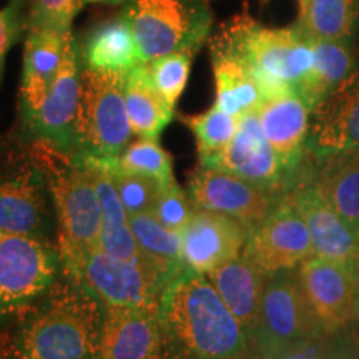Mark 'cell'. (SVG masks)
Here are the masks:
<instances>
[{
	"label": "cell",
	"instance_id": "8992f818",
	"mask_svg": "<svg viewBox=\"0 0 359 359\" xmlns=\"http://www.w3.org/2000/svg\"><path fill=\"white\" fill-rule=\"evenodd\" d=\"M123 15L132 27L142 62L190 52L195 55L212 30L205 0H125Z\"/></svg>",
	"mask_w": 359,
	"mask_h": 359
},
{
	"label": "cell",
	"instance_id": "484cf974",
	"mask_svg": "<svg viewBox=\"0 0 359 359\" xmlns=\"http://www.w3.org/2000/svg\"><path fill=\"white\" fill-rule=\"evenodd\" d=\"M309 43L313 48V65L294 90L313 111L323 98L349 77L354 70V53L351 42L309 39Z\"/></svg>",
	"mask_w": 359,
	"mask_h": 359
},
{
	"label": "cell",
	"instance_id": "7a4b0ae2",
	"mask_svg": "<svg viewBox=\"0 0 359 359\" xmlns=\"http://www.w3.org/2000/svg\"><path fill=\"white\" fill-rule=\"evenodd\" d=\"M160 316L167 338L195 359H235L248 348L243 327L208 276L188 268L165 288Z\"/></svg>",
	"mask_w": 359,
	"mask_h": 359
},
{
	"label": "cell",
	"instance_id": "e575fe53",
	"mask_svg": "<svg viewBox=\"0 0 359 359\" xmlns=\"http://www.w3.org/2000/svg\"><path fill=\"white\" fill-rule=\"evenodd\" d=\"M85 0H32L29 8V29H50L58 32L72 30V22Z\"/></svg>",
	"mask_w": 359,
	"mask_h": 359
},
{
	"label": "cell",
	"instance_id": "ba28073f",
	"mask_svg": "<svg viewBox=\"0 0 359 359\" xmlns=\"http://www.w3.org/2000/svg\"><path fill=\"white\" fill-rule=\"evenodd\" d=\"M72 280L107 309L160 306L161 294L175 278L165 275L145 257L122 259L97 248L83 259Z\"/></svg>",
	"mask_w": 359,
	"mask_h": 359
},
{
	"label": "cell",
	"instance_id": "44dd1931",
	"mask_svg": "<svg viewBox=\"0 0 359 359\" xmlns=\"http://www.w3.org/2000/svg\"><path fill=\"white\" fill-rule=\"evenodd\" d=\"M206 276L243 327L246 338L257 334L268 276L245 257H236L219 264Z\"/></svg>",
	"mask_w": 359,
	"mask_h": 359
},
{
	"label": "cell",
	"instance_id": "cb8c5ba5",
	"mask_svg": "<svg viewBox=\"0 0 359 359\" xmlns=\"http://www.w3.org/2000/svg\"><path fill=\"white\" fill-rule=\"evenodd\" d=\"M318 156L320 168L313 187L341 217L359 230V148Z\"/></svg>",
	"mask_w": 359,
	"mask_h": 359
},
{
	"label": "cell",
	"instance_id": "5b68a950",
	"mask_svg": "<svg viewBox=\"0 0 359 359\" xmlns=\"http://www.w3.org/2000/svg\"><path fill=\"white\" fill-rule=\"evenodd\" d=\"M48 191L57 217V251L62 275L74 278L83 259L98 248L102 210L87 165L65 160V168L48 170Z\"/></svg>",
	"mask_w": 359,
	"mask_h": 359
},
{
	"label": "cell",
	"instance_id": "4fadbf2b",
	"mask_svg": "<svg viewBox=\"0 0 359 359\" xmlns=\"http://www.w3.org/2000/svg\"><path fill=\"white\" fill-rule=\"evenodd\" d=\"M298 278L326 334L341 333L356 320L354 264L309 257L299 264Z\"/></svg>",
	"mask_w": 359,
	"mask_h": 359
},
{
	"label": "cell",
	"instance_id": "52a82bcc",
	"mask_svg": "<svg viewBox=\"0 0 359 359\" xmlns=\"http://www.w3.org/2000/svg\"><path fill=\"white\" fill-rule=\"evenodd\" d=\"M60 273L57 246L45 238L0 231V321L39 302Z\"/></svg>",
	"mask_w": 359,
	"mask_h": 359
},
{
	"label": "cell",
	"instance_id": "d4e9b609",
	"mask_svg": "<svg viewBox=\"0 0 359 359\" xmlns=\"http://www.w3.org/2000/svg\"><path fill=\"white\" fill-rule=\"evenodd\" d=\"M80 55L83 67L92 70L127 74L133 67L143 64L133 30L123 13L90 30L83 45H80Z\"/></svg>",
	"mask_w": 359,
	"mask_h": 359
},
{
	"label": "cell",
	"instance_id": "d590c367",
	"mask_svg": "<svg viewBox=\"0 0 359 359\" xmlns=\"http://www.w3.org/2000/svg\"><path fill=\"white\" fill-rule=\"evenodd\" d=\"M191 201L177 182L161 188L154 210H151V213L155 215V218L161 224L178 233L183 231V228H185V224L191 217Z\"/></svg>",
	"mask_w": 359,
	"mask_h": 359
},
{
	"label": "cell",
	"instance_id": "f1b7e54d",
	"mask_svg": "<svg viewBox=\"0 0 359 359\" xmlns=\"http://www.w3.org/2000/svg\"><path fill=\"white\" fill-rule=\"evenodd\" d=\"M212 55L217 83L215 105L236 118L257 110L263 102V93L251 72L228 53L212 50Z\"/></svg>",
	"mask_w": 359,
	"mask_h": 359
},
{
	"label": "cell",
	"instance_id": "d6986e66",
	"mask_svg": "<svg viewBox=\"0 0 359 359\" xmlns=\"http://www.w3.org/2000/svg\"><path fill=\"white\" fill-rule=\"evenodd\" d=\"M257 115L263 135L275 150L283 168L291 172L303 156L311 110L296 90H288L264 98L257 109Z\"/></svg>",
	"mask_w": 359,
	"mask_h": 359
},
{
	"label": "cell",
	"instance_id": "30bf717a",
	"mask_svg": "<svg viewBox=\"0 0 359 359\" xmlns=\"http://www.w3.org/2000/svg\"><path fill=\"white\" fill-rule=\"evenodd\" d=\"M326 334L309 306L298 271L285 269L268 276L263 291L262 320L253 336L255 348L266 353L269 348L290 341Z\"/></svg>",
	"mask_w": 359,
	"mask_h": 359
},
{
	"label": "cell",
	"instance_id": "ab89813d",
	"mask_svg": "<svg viewBox=\"0 0 359 359\" xmlns=\"http://www.w3.org/2000/svg\"><path fill=\"white\" fill-rule=\"evenodd\" d=\"M155 359H195L190 356L185 349L180 348L177 343H173L172 339H167V344H165L161 353Z\"/></svg>",
	"mask_w": 359,
	"mask_h": 359
},
{
	"label": "cell",
	"instance_id": "ffe728a7",
	"mask_svg": "<svg viewBox=\"0 0 359 359\" xmlns=\"http://www.w3.org/2000/svg\"><path fill=\"white\" fill-rule=\"evenodd\" d=\"M40 172L0 178V231L47 240L48 205Z\"/></svg>",
	"mask_w": 359,
	"mask_h": 359
},
{
	"label": "cell",
	"instance_id": "f546056e",
	"mask_svg": "<svg viewBox=\"0 0 359 359\" xmlns=\"http://www.w3.org/2000/svg\"><path fill=\"white\" fill-rule=\"evenodd\" d=\"M140 253L165 275L177 278L187 266L182 259V233L161 224L151 212L128 217Z\"/></svg>",
	"mask_w": 359,
	"mask_h": 359
},
{
	"label": "cell",
	"instance_id": "603a6c76",
	"mask_svg": "<svg viewBox=\"0 0 359 359\" xmlns=\"http://www.w3.org/2000/svg\"><path fill=\"white\" fill-rule=\"evenodd\" d=\"M80 163L87 165L90 172H92L98 201H100L102 231L98 248L115 258H142L143 255L140 253L132 228H130L128 215L118 198L114 182H111V175L109 170L111 161H80Z\"/></svg>",
	"mask_w": 359,
	"mask_h": 359
},
{
	"label": "cell",
	"instance_id": "7402d4cb",
	"mask_svg": "<svg viewBox=\"0 0 359 359\" xmlns=\"http://www.w3.org/2000/svg\"><path fill=\"white\" fill-rule=\"evenodd\" d=\"M67 32L50 29H29L24 48V70L20 82V115H29L42 103L55 80L64 58Z\"/></svg>",
	"mask_w": 359,
	"mask_h": 359
},
{
	"label": "cell",
	"instance_id": "e0dca14e",
	"mask_svg": "<svg viewBox=\"0 0 359 359\" xmlns=\"http://www.w3.org/2000/svg\"><path fill=\"white\" fill-rule=\"evenodd\" d=\"M308 142L318 155L359 148V70L314 107Z\"/></svg>",
	"mask_w": 359,
	"mask_h": 359
},
{
	"label": "cell",
	"instance_id": "ac0fdd59",
	"mask_svg": "<svg viewBox=\"0 0 359 359\" xmlns=\"http://www.w3.org/2000/svg\"><path fill=\"white\" fill-rule=\"evenodd\" d=\"M311 238V257L356 263L359 257V233L346 222L313 185L303 187L290 196Z\"/></svg>",
	"mask_w": 359,
	"mask_h": 359
},
{
	"label": "cell",
	"instance_id": "7c38bea8",
	"mask_svg": "<svg viewBox=\"0 0 359 359\" xmlns=\"http://www.w3.org/2000/svg\"><path fill=\"white\" fill-rule=\"evenodd\" d=\"M190 201L195 208L235 218L250 230L262 223L276 206L266 188L224 170L203 165L190 178Z\"/></svg>",
	"mask_w": 359,
	"mask_h": 359
},
{
	"label": "cell",
	"instance_id": "4dcf8cb0",
	"mask_svg": "<svg viewBox=\"0 0 359 359\" xmlns=\"http://www.w3.org/2000/svg\"><path fill=\"white\" fill-rule=\"evenodd\" d=\"M116 168L155 178L161 188L175 182L172 156L151 138H138L137 142L128 143L116 158Z\"/></svg>",
	"mask_w": 359,
	"mask_h": 359
},
{
	"label": "cell",
	"instance_id": "3957f363",
	"mask_svg": "<svg viewBox=\"0 0 359 359\" xmlns=\"http://www.w3.org/2000/svg\"><path fill=\"white\" fill-rule=\"evenodd\" d=\"M212 50L240 60L258 82L263 100L294 90L313 65L311 43L298 27L268 29L248 17L224 25Z\"/></svg>",
	"mask_w": 359,
	"mask_h": 359
},
{
	"label": "cell",
	"instance_id": "6da1fadb",
	"mask_svg": "<svg viewBox=\"0 0 359 359\" xmlns=\"http://www.w3.org/2000/svg\"><path fill=\"white\" fill-rule=\"evenodd\" d=\"M102 320V304L60 273L22 320L13 359H100Z\"/></svg>",
	"mask_w": 359,
	"mask_h": 359
},
{
	"label": "cell",
	"instance_id": "2e32d148",
	"mask_svg": "<svg viewBox=\"0 0 359 359\" xmlns=\"http://www.w3.org/2000/svg\"><path fill=\"white\" fill-rule=\"evenodd\" d=\"M200 165L238 175L268 191L281 185L286 172L263 135L257 110L241 115L231 142L218 155Z\"/></svg>",
	"mask_w": 359,
	"mask_h": 359
},
{
	"label": "cell",
	"instance_id": "83f0119b",
	"mask_svg": "<svg viewBox=\"0 0 359 359\" xmlns=\"http://www.w3.org/2000/svg\"><path fill=\"white\" fill-rule=\"evenodd\" d=\"M358 19V0H299L296 27L308 39L351 42Z\"/></svg>",
	"mask_w": 359,
	"mask_h": 359
},
{
	"label": "cell",
	"instance_id": "9c48e42d",
	"mask_svg": "<svg viewBox=\"0 0 359 359\" xmlns=\"http://www.w3.org/2000/svg\"><path fill=\"white\" fill-rule=\"evenodd\" d=\"M80 90L82 55L79 40L70 30L65 37L64 58L50 90L37 109L22 116V123L30 137L69 158L74 154Z\"/></svg>",
	"mask_w": 359,
	"mask_h": 359
},
{
	"label": "cell",
	"instance_id": "9a60e30c",
	"mask_svg": "<svg viewBox=\"0 0 359 359\" xmlns=\"http://www.w3.org/2000/svg\"><path fill=\"white\" fill-rule=\"evenodd\" d=\"M167 339L160 306L103 309L100 359H155Z\"/></svg>",
	"mask_w": 359,
	"mask_h": 359
},
{
	"label": "cell",
	"instance_id": "5bb4252c",
	"mask_svg": "<svg viewBox=\"0 0 359 359\" xmlns=\"http://www.w3.org/2000/svg\"><path fill=\"white\" fill-rule=\"evenodd\" d=\"M250 228L238 219L195 208L182 231V259L190 271L208 275L219 264L240 257Z\"/></svg>",
	"mask_w": 359,
	"mask_h": 359
},
{
	"label": "cell",
	"instance_id": "f6af8a7d",
	"mask_svg": "<svg viewBox=\"0 0 359 359\" xmlns=\"http://www.w3.org/2000/svg\"><path fill=\"white\" fill-rule=\"evenodd\" d=\"M263 2H266V0H263Z\"/></svg>",
	"mask_w": 359,
	"mask_h": 359
},
{
	"label": "cell",
	"instance_id": "f35d334b",
	"mask_svg": "<svg viewBox=\"0 0 359 359\" xmlns=\"http://www.w3.org/2000/svg\"><path fill=\"white\" fill-rule=\"evenodd\" d=\"M326 359H354L351 351H349L344 336L331 334Z\"/></svg>",
	"mask_w": 359,
	"mask_h": 359
},
{
	"label": "cell",
	"instance_id": "836d02e7",
	"mask_svg": "<svg viewBox=\"0 0 359 359\" xmlns=\"http://www.w3.org/2000/svg\"><path fill=\"white\" fill-rule=\"evenodd\" d=\"M191 58L193 53L190 52H177L147 62L151 82L172 109L177 107V102L187 87L191 70Z\"/></svg>",
	"mask_w": 359,
	"mask_h": 359
},
{
	"label": "cell",
	"instance_id": "8fae6325",
	"mask_svg": "<svg viewBox=\"0 0 359 359\" xmlns=\"http://www.w3.org/2000/svg\"><path fill=\"white\" fill-rule=\"evenodd\" d=\"M243 257L266 276L294 269L311 257V238L306 223L290 198L276 203L271 213L251 228Z\"/></svg>",
	"mask_w": 359,
	"mask_h": 359
},
{
	"label": "cell",
	"instance_id": "d6a6232c",
	"mask_svg": "<svg viewBox=\"0 0 359 359\" xmlns=\"http://www.w3.org/2000/svg\"><path fill=\"white\" fill-rule=\"evenodd\" d=\"M109 170L115 190L118 193V198L122 201L128 217L154 210L155 201L161 190V185L155 178L118 170L116 168V160L109 165Z\"/></svg>",
	"mask_w": 359,
	"mask_h": 359
},
{
	"label": "cell",
	"instance_id": "74e56055",
	"mask_svg": "<svg viewBox=\"0 0 359 359\" xmlns=\"http://www.w3.org/2000/svg\"><path fill=\"white\" fill-rule=\"evenodd\" d=\"M327 336L331 334L290 341V343L269 348L266 353L262 354L266 359H326L327 348H330V338Z\"/></svg>",
	"mask_w": 359,
	"mask_h": 359
},
{
	"label": "cell",
	"instance_id": "bcb514c9",
	"mask_svg": "<svg viewBox=\"0 0 359 359\" xmlns=\"http://www.w3.org/2000/svg\"><path fill=\"white\" fill-rule=\"evenodd\" d=\"M358 231H359V230H358Z\"/></svg>",
	"mask_w": 359,
	"mask_h": 359
},
{
	"label": "cell",
	"instance_id": "277c9868",
	"mask_svg": "<svg viewBox=\"0 0 359 359\" xmlns=\"http://www.w3.org/2000/svg\"><path fill=\"white\" fill-rule=\"evenodd\" d=\"M132 137L125 107V74L82 67L72 161H114Z\"/></svg>",
	"mask_w": 359,
	"mask_h": 359
},
{
	"label": "cell",
	"instance_id": "1f68e13d",
	"mask_svg": "<svg viewBox=\"0 0 359 359\" xmlns=\"http://www.w3.org/2000/svg\"><path fill=\"white\" fill-rule=\"evenodd\" d=\"M185 123L196 138L200 163H205L215 155H218L231 142L233 135L236 132L238 118L213 105L205 114L188 116Z\"/></svg>",
	"mask_w": 359,
	"mask_h": 359
},
{
	"label": "cell",
	"instance_id": "7bdbcfd3",
	"mask_svg": "<svg viewBox=\"0 0 359 359\" xmlns=\"http://www.w3.org/2000/svg\"><path fill=\"white\" fill-rule=\"evenodd\" d=\"M235 359H266V358H264V356H263V354H262V353H259L257 348H255V349H253V351H251V349H250V348H246V349H245V351H243V353H241V354H240V356H236Z\"/></svg>",
	"mask_w": 359,
	"mask_h": 359
},
{
	"label": "cell",
	"instance_id": "8d00e7d4",
	"mask_svg": "<svg viewBox=\"0 0 359 359\" xmlns=\"http://www.w3.org/2000/svg\"><path fill=\"white\" fill-rule=\"evenodd\" d=\"M30 4L32 0H11L7 7L0 8V82L7 52L22 37V34L27 32Z\"/></svg>",
	"mask_w": 359,
	"mask_h": 359
},
{
	"label": "cell",
	"instance_id": "ee69618b",
	"mask_svg": "<svg viewBox=\"0 0 359 359\" xmlns=\"http://www.w3.org/2000/svg\"><path fill=\"white\" fill-rule=\"evenodd\" d=\"M85 2H97V4H110V6H116V4H122L125 0H85Z\"/></svg>",
	"mask_w": 359,
	"mask_h": 359
},
{
	"label": "cell",
	"instance_id": "60d3db41",
	"mask_svg": "<svg viewBox=\"0 0 359 359\" xmlns=\"http://www.w3.org/2000/svg\"><path fill=\"white\" fill-rule=\"evenodd\" d=\"M346 330L348 333L344 339H346L349 351H351L354 359H359V320H354Z\"/></svg>",
	"mask_w": 359,
	"mask_h": 359
},
{
	"label": "cell",
	"instance_id": "4316f807",
	"mask_svg": "<svg viewBox=\"0 0 359 359\" xmlns=\"http://www.w3.org/2000/svg\"><path fill=\"white\" fill-rule=\"evenodd\" d=\"M125 107L132 133L151 140H158L175 114V109L155 88L147 64L133 67L125 74Z\"/></svg>",
	"mask_w": 359,
	"mask_h": 359
},
{
	"label": "cell",
	"instance_id": "b9f144b4",
	"mask_svg": "<svg viewBox=\"0 0 359 359\" xmlns=\"http://www.w3.org/2000/svg\"><path fill=\"white\" fill-rule=\"evenodd\" d=\"M354 311L356 320H359V257L354 263Z\"/></svg>",
	"mask_w": 359,
	"mask_h": 359
}]
</instances>
